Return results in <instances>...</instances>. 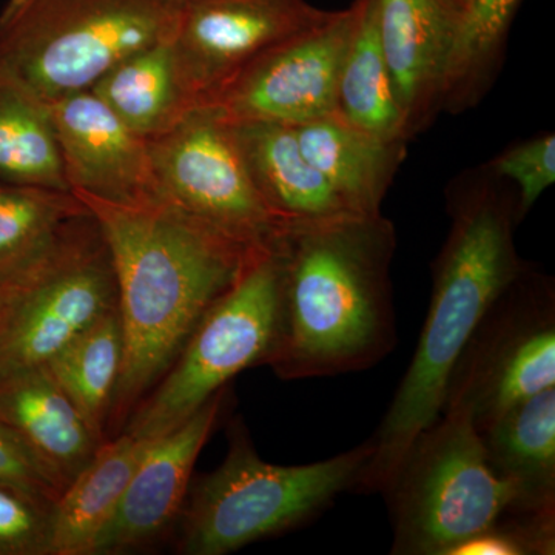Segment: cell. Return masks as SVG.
<instances>
[{
  "mask_svg": "<svg viewBox=\"0 0 555 555\" xmlns=\"http://www.w3.org/2000/svg\"><path fill=\"white\" fill-rule=\"evenodd\" d=\"M0 379L47 366L118 308L112 254L90 210L65 222L30 262L0 280Z\"/></svg>",
  "mask_w": 555,
  "mask_h": 555,
  "instance_id": "7",
  "label": "cell"
},
{
  "mask_svg": "<svg viewBox=\"0 0 555 555\" xmlns=\"http://www.w3.org/2000/svg\"><path fill=\"white\" fill-rule=\"evenodd\" d=\"M374 447L366 443L310 465L280 466L259 459L247 430L230 427L229 452L214 473L189 491L178 550L224 555L284 534L326 511L339 494L356 491Z\"/></svg>",
  "mask_w": 555,
  "mask_h": 555,
  "instance_id": "4",
  "label": "cell"
},
{
  "mask_svg": "<svg viewBox=\"0 0 555 555\" xmlns=\"http://www.w3.org/2000/svg\"><path fill=\"white\" fill-rule=\"evenodd\" d=\"M306 159L353 215L382 214V203L403 163L406 141L385 139L338 115L294 126Z\"/></svg>",
  "mask_w": 555,
  "mask_h": 555,
  "instance_id": "17",
  "label": "cell"
},
{
  "mask_svg": "<svg viewBox=\"0 0 555 555\" xmlns=\"http://www.w3.org/2000/svg\"><path fill=\"white\" fill-rule=\"evenodd\" d=\"M177 0H9L0 62L47 102L90 90L118 62L171 38Z\"/></svg>",
  "mask_w": 555,
  "mask_h": 555,
  "instance_id": "5",
  "label": "cell"
},
{
  "mask_svg": "<svg viewBox=\"0 0 555 555\" xmlns=\"http://www.w3.org/2000/svg\"><path fill=\"white\" fill-rule=\"evenodd\" d=\"M486 173L516 184L517 219L521 221L555 182V134H539L509 149L481 167Z\"/></svg>",
  "mask_w": 555,
  "mask_h": 555,
  "instance_id": "27",
  "label": "cell"
},
{
  "mask_svg": "<svg viewBox=\"0 0 555 555\" xmlns=\"http://www.w3.org/2000/svg\"><path fill=\"white\" fill-rule=\"evenodd\" d=\"M232 124L255 188L283 224L353 215L302 155L294 126Z\"/></svg>",
  "mask_w": 555,
  "mask_h": 555,
  "instance_id": "18",
  "label": "cell"
},
{
  "mask_svg": "<svg viewBox=\"0 0 555 555\" xmlns=\"http://www.w3.org/2000/svg\"><path fill=\"white\" fill-rule=\"evenodd\" d=\"M0 483L16 489L39 505L53 509L64 488L0 418Z\"/></svg>",
  "mask_w": 555,
  "mask_h": 555,
  "instance_id": "29",
  "label": "cell"
},
{
  "mask_svg": "<svg viewBox=\"0 0 555 555\" xmlns=\"http://www.w3.org/2000/svg\"><path fill=\"white\" fill-rule=\"evenodd\" d=\"M147 139L160 198L246 246L272 243L284 224L255 188L235 127L214 105Z\"/></svg>",
  "mask_w": 555,
  "mask_h": 555,
  "instance_id": "10",
  "label": "cell"
},
{
  "mask_svg": "<svg viewBox=\"0 0 555 555\" xmlns=\"http://www.w3.org/2000/svg\"><path fill=\"white\" fill-rule=\"evenodd\" d=\"M51 511L0 483V555H50Z\"/></svg>",
  "mask_w": 555,
  "mask_h": 555,
  "instance_id": "28",
  "label": "cell"
},
{
  "mask_svg": "<svg viewBox=\"0 0 555 555\" xmlns=\"http://www.w3.org/2000/svg\"><path fill=\"white\" fill-rule=\"evenodd\" d=\"M379 38L406 141L441 112L466 7L460 0H378Z\"/></svg>",
  "mask_w": 555,
  "mask_h": 555,
  "instance_id": "15",
  "label": "cell"
},
{
  "mask_svg": "<svg viewBox=\"0 0 555 555\" xmlns=\"http://www.w3.org/2000/svg\"><path fill=\"white\" fill-rule=\"evenodd\" d=\"M0 418L64 489L104 443L47 366L0 379Z\"/></svg>",
  "mask_w": 555,
  "mask_h": 555,
  "instance_id": "16",
  "label": "cell"
},
{
  "mask_svg": "<svg viewBox=\"0 0 555 555\" xmlns=\"http://www.w3.org/2000/svg\"><path fill=\"white\" fill-rule=\"evenodd\" d=\"M0 305H2V287H0Z\"/></svg>",
  "mask_w": 555,
  "mask_h": 555,
  "instance_id": "31",
  "label": "cell"
},
{
  "mask_svg": "<svg viewBox=\"0 0 555 555\" xmlns=\"http://www.w3.org/2000/svg\"><path fill=\"white\" fill-rule=\"evenodd\" d=\"M73 193L100 222L118 284L124 361L109 412L112 438L262 247L229 238L160 196L120 204Z\"/></svg>",
  "mask_w": 555,
  "mask_h": 555,
  "instance_id": "1",
  "label": "cell"
},
{
  "mask_svg": "<svg viewBox=\"0 0 555 555\" xmlns=\"http://www.w3.org/2000/svg\"><path fill=\"white\" fill-rule=\"evenodd\" d=\"M124 361L119 308L109 310L47 364L91 430L108 440V420Z\"/></svg>",
  "mask_w": 555,
  "mask_h": 555,
  "instance_id": "24",
  "label": "cell"
},
{
  "mask_svg": "<svg viewBox=\"0 0 555 555\" xmlns=\"http://www.w3.org/2000/svg\"><path fill=\"white\" fill-rule=\"evenodd\" d=\"M225 396L228 387L188 422L152 440L93 555L134 553L152 545L177 524L188 500L196 459L217 426Z\"/></svg>",
  "mask_w": 555,
  "mask_h": 555,
  "instance_id": "14",
  "label": "cell"
},
{
  "mask_svg": "<svg viewBox=\"0 0 555 555\" xmlns=\"http://www.w3.org/2000/svg\"><path fill=\"white\" fill-rule=\"evenodd\" d=\"M448 238L433 266V295L414 357L382 425L356 491H385L415 438L437 422L448 383L486 312L528 269L518 257L516 195L483 169L449 190Z\"/></svg>",
  "mask_w": 555,
  "mask_h": 555,
  "instance_id": "3",
  "label": "cell"
},
{
  "mask_svg": "<svg viewBox=\"0 0 555 555\" xmlns=\"http://www.w3.org/2000/svg\"><path fill=\"white\" fill-rule=\"evenodd\" d=\"M460 2H462L463 5H465L467 9V5H469L470 0H460Z\"/></svg>",
  "mask_w": 555,
  "mask_h": 555,
  "instance_id": "30",
  "label": "cell"
},
{
  "mask_svg": "<svg viewBox=\"0 0 555 555\" xmlns=\"http://www.w3.org/2000/svg\"><path fill=\"white\" fill-rule=\"evenodd\" d=\"M385 495L393 555H452L517 513L516 489L486 460L467 409L449 406L415 438Z\"/></svg>",
  "mask_w": 555,
  "mask_h": 555,
  "instance_id": "6",
  "label": "cell"
},
{
  "mask_svg": "<svg viewBox=\"0 0 555 555\" xmlns=\"http://www.w3.org/2000/svg\"><path fill=\"white\" fill-rule=\"evenodd\" d=\"M521 0H470L444 83L441 109L476 107L502 68L511 25Z\"/></svg>",
  "mask_w": 555,
  "mask_h": 555,
  "instance_id": "25",
  "label": "cell"
},
{
  "mask_svg": "<svg viewBox=\"0 0 555 555\" xmlns=\"http://www.w3.org/2000/svg\"><path fill=\"white\" fill-rule=\"evenodd\" d=\"M353 3L356 27L339 69L335 115L377 137L406 141L379 38L378 0Z\"/></svg>",
  "mask_w": 555,
  "mask_h": 555,
  "instance_id": "23",
  "label": "cell"
},
{
  "mask_svg": "<svg viewBox=\"0 0 555 555\" xmlns=\"http://www.w3.org/2000/svg\"><path fill=\"white\" fill-rule=\"evenodd\" d=\"M356 3L270 47L206 105L230 122L299 126L334 115L339 69L356 27Z\"/></svg>",
  "mask_w": 555,
  "mask_h": 555,
  "instance_id": "11",
  "label": "cell"
},
{
  "mask_svg": "<svg viewBox=\"0 0 555 555\" xmlns=\"http://www.w3.org/2000/svg\"><path fill=\"white\" fill-rule=\"evenodd\" d=\"M152 440L108 438L51 511L50 555H93Z\"/></svg>",
  "mask_w": 555,
  "mask_h": 555,
  "instance_id": "20",
  "label": "cell"
},
{
  "mask_svg": "<svg viewBox=\"0 0 555 555\" xmlns=\"http://www.w3.org/2000/svg\"><path fill=\"white\" fill-rule=\"evenodd\" d=\"M62 166L72 192L112 203L159 198L149 139L129 129L90 90L50 102Z\"/></svg>",
  "mask_w": 555,
  "mask_h": 555,
  "instance_id": "13",
  "label": "cell"
},
{
  "mask_svg": "<svg viewBox=\"0 0 555 555\" xmlns=\"http://www.w3.org/2000/svg\"><path fill=\"white\" fill-rule=\"evenodd\" d=\"M87 210L68 190L0 181V280L24 268L65 222Z\"/></svg>",
  "mask_w": 555,
  "mask_h": 555,
  "instance_id": "26",
  "label": "cell"
},
{
  "mask_svg": "<svg viewBox=\"0 0 555 555\" xmlns=\"http://www.w3.org/2000/svg\"><path fill=\"white\" fill-rule=\"evenodd\" d=\"M328 14L308 0H184L171 49L190 104H208L248 62Z\"/></svg>",
  "mask_w": 555,
  "mask_h": 555,
  "instance_id": "12",
  "label": "cell"
},
{
  "mask_svg": "<svg viewBox=\"0 0 555 555\" xmlns=\"http://www.w3.org/2000/svg\"><path fill=\"white\" fill-rule=\"evenodd\" d=\"M177 2L179 3V5H181V3L184 2V0H177Z\"/></svg>",
  "mask_w": 555,
  "mask_h": 555,
  "instance_id": "32",
  "label": "cell"
},
{
  "mask_svg": "<svg viewBox=\"0 0 555 555\" xmlns=\"http://www.w3.org/2000/svg\"><path fill=\"white\" fill-rule=\"evenodd\" d=\"M278 284L280 270L269 244L259 248L238 281L208 310L122 433L147 440L166 436L240 372L266 366L275 341Z\"/></svg>",
  "mask_w": 555,
  "mask_h": 555,
  "instance_id": "8",
  "label": "cell"
},
{
  "mask_svg": "<svg viewBox=\"0 0 555 555\" xmlns=\"http://www.w3.org/2000/svg\"><path fill=\"white\" fill-rule=\"evenodd\" d=\"M396 228L377 215L286 222L272 241L278 377H335L375 366L397 343L390 266Z\"/></svg>",
  "mask_w": 555,
  "mask_h": 555,
  "instance_id": "2",
  "label": "cell"
},
{
  "mask_svg": "<svg viewBox=\"0 0 555 555\" xmlns=\"http://www.w3.org/2000/svg\"><path fill=\"white\" fill-rule=\"evenodd\" d=\"M555 387L553 280L531 268L495 299L456 361L444 408L467 409L478 433Z\"/></svg>",
  "mask_w": 555,
  "mask_h": 555,
  "instance_id": "9",
  "label": "cell"
},
{
  "mask_svg": "<svg viewBox=\"0 0 555 555\" xmlns=\"http://www.w3.org/2000/svg\"><path fill=\"white\" fill-rule=\"evenodd\" d=\"M0 181L68 190L50 102L0 62Z\"/></svg>",
  "mask_w": 555,
  "mask_h": 555,
  "instance_id": "22",
  "label": "cell"
},
{
  "mask_svg": "<svg viewBox=\"0 0 555 555\" xmlns=\"http://www.w3.org/2000/svg\"><path fill=\"white\" fill-rule=\"evenodd\" d=\"M90 91L144 138L169 130L195 108L179 80L171 38L118 62Z\"/></svg>",
  "mask_w": 555,
  "mask_h": 555,
  "instance_id": "21",
  "label": "cell"
},
{
  "mask_svg": "<svg viewBox=\"0 0 555 555\" xmlns=\"http://www.w3.org/2000/svg\"><path fill=\"white\" fill-rule=\"evenodd\" d=\"M480 438L491 469L516 489L518 513L555 511V387L507 409Z\"/></svg>",
  "mask_w": 555,
  "mask_h": 555,
  "instance_id": "19",
  "label": "cell"
}]
</instances>
